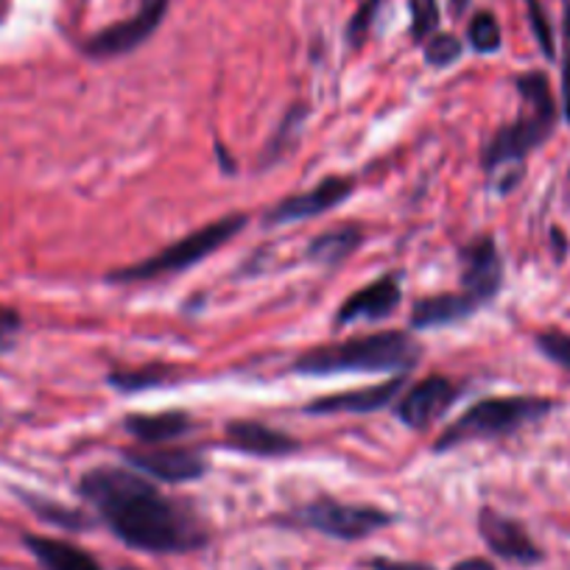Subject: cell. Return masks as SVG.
Returning <instances> with one entry per match:
<instances>
[{"label":"cell","mask_w":570,"mask_h":570,"mask_svg":"<svg viewBox=\"0 0 570 570\" xmlns=\"http://www.w3.org/2000/svg\"><path fill=\"white\" fill-rule=\"evenodd\" d=\"M383 0H364L358 7V12L350 18L347 23V42L353 48H361L366 42V37H370V29L372 23H375L377 12H381Z\"/></svg>","instance_id":"25"},{"label":"cell","mask_w":570,"mask_h":570,"mask_svg":"<svg viewBox=\"0 0 570 570\" xmlns=\"http://www.w3.org/2000/svg\"><path fill=\"white\" fill-rule=\"evenodd\" d=\"M26 503H29V507L35 509V514H40L42 520H48V523L53 525H62V529L79 531L90 525V520H87L81 512H76V509L59 507V503L42 501V498H35V495H26Z\"/></svg>","instance_id":"23"},{"label":"cell","mask_w":570,"mask_h":570,"mask_svg":"<svg viewBox=\"0 0 570 570\" xmlns=\"http://www.w3.org/2000/svg\"><path fill=\"white\" fill-rule=\"evenodd\" d=\"M411 37L414 42H428L440 29V0H409Z\"/></svg>","instance_id":"22"},{"label":"cell","mask_w":570,"mask_h":570,"mask_svg":"<svg viewBox=\"0 0 570 570\" xmlns=\"http://www.w3.org/2000/svg\"><path fill=\"white\" fill-rule=\"evenodd\" d=\"M224 445L257 459L292 456V453H297L303 448L292 434H285V431H277V428L263 425V422L255 420L229 422L227 431H224Z\"/></svg>","instance_id":"15"},{"label":"cell","mask_w":570,"mask_h":570,"mask_svg":"<svg viewBox=\"0 0 570 570\" xmlns=\"http://www.w3.org/2000/svg\"><path fill=\"white\" fill-rule=\"evenodd\" d=\"M479 305L464 292H445L425 297L411 311V331H431V327H448L456 322L470 320Z\"/></svg>","instance_id":"16"},{"label":"cell","mask_w":570,"mask_h":570,"mask_svg":"<svg viewBox=\"0 0 570 570\" xmlns=\"http://www.w3.org/2000/svg\"><path fill=\"white\" fill-rule=\"evenodd\" d=\"M171 381V370L168 366H142V370H129V372H112L109 375V386H115L118 392H142V389H155L163 383Z\"/></svg>","instance_id":"20"},{"label":"cell","mask_w":570,"mask_h":570,"mask_svg":"<svg viewBox=\"0 0 570 570\" xmlns=\"http://www.w3.org/2000/svg\"><path fill=\"white\" fill-rule=\"evenodd\" d=\"M79 495L98 512L120 542L149 553H185L207 542L199 514L163 495L149 479L126 468L101 464L81 475Z\"/></svg>","instance_id":"1"},{"label":"cell","mask_w":570,"mask_h":570,"mask_svg":"<svg viewBox=\"0 0 570 570\" xmlns=\"http://www.w3.org/2000/svg\"><path fill=\"white\" fill-rule=\"evenodd\" d=\"M464 46L453 35H434L425 42V62L434 68H448L462 57Z\"/></svg>","instance_id":"24"},{"label":"cell","mask_w":570,"mask_h":570,"mask_svg":"<svg viewBox=\"0 0 570 570\" xmlns=\"http://www.w3.org/2000/svg\"><path fill=\"white\" fill-rule=\"evenodd\" d=\"M355 183L350 177H327L322 179L316 188L305 190V194L288 196L279 205H274L266 213L268 227H277V224H294L305 222V218H316L322 213H331L336 207H342L344 202L353 196Z\"/></svg>","instance_id":"11"},{"label":"cell","mask_w":570,"mask_h":570,"mask_svg":"<svg viewBox=\"0 0 570 570\" xmlns=\"http://www.w3.org/2000/svg\"><path fill=\"white\" fill-rule=\"evenodd\" d=\"M459 397H462V386L456 381L445 375H431L411 386L405 394H400L394 411H397L403 425L425 431L434 422H440L456 405Z\"/></svg>","instance_id":"9"},{"label":"cell","mask_w":570,"mask_h":570,"mask_svg":"<svg viewBox=\"0 0 570 570\" xmlns=\"http://www.w3.org/2000/svg\"><path fill=\"white\" fill-rule=\"evenodd\" d=\"M244 227H246L244 213L224 216L218 218V222L205 224V227H199L196 233L185 235V238L174 240V244H168L166 249L146 257V261L135 263V266L115 268V272L107 274V279L109 283L129 285V283H146V279L168 277V274L188 272V268L199 266L205 257H210L213 252L222 249L224 244H229V240H233Z\"/></svg>","instance_id":"5"},{"label":"cell","mask_w":570,"mask_h":570,"mask_svg":"<svg viewBox=\"0 0 570 570\" xmlns=\"http://www.w3.org/2000/svg\"><path fill=\"white\" fill-rule=\"evenodd\" d=\"M479 531L481 537H484L487 546H490V551L498 553L501 559H509V562L518 564H537L542 559V551L529 537L525 525L518 523L514 518H509V514H501L498 509H481Z\"/></svg>","instance_id":"12"},{"label":"cell","mask_w":570,"mask_h":570,"mask_svg":"<svg viewBox=\"0 0 570 570\" xmlns=\"http://www.w3.org/2000/svg\"><path fill=\"white\" fill-rule=\"evenodd\" d=\"M26 546L48 570H104L92 553H87L79 546H70V542L29 534Z\"/></svg>","instance_id":"18"},{"label":"cell","mask_w":570,"mask_h":570,"mask_svg":"<svg viewBox=\"0 0 570 570\" xmlns=\"http://www.w3.org/2000/svg\"><path fill=\"white\" fill-rule=\"evenodd\" d=\"M451 3H453V12H456V14H462L464 9H468V3H470V0H451Z\"/></svg>","instance_id":"33"},{"label":"cell","mask_w":570,"mask_h":570,"mask_svg":"<svg viewBox=\"0 0 570 570\" xmlns=\"http://www.w3.org/2000/svg\"><path fill=\"white\" fill-rule=\"evenodd\" d=\"M562 112H564V120L570 124V48H564V62H562Z\"/></svg>","instance_id":"31"},{"label":"cell","mask_w":570,"mask_h":570,"mask_svg":"<svg viewBox=\"0 0 570 570\" xmlns=\"http://www.w3.org/2000/svg\"><path fill=\"white\" fill-rule=\"evenodd\" d=\"M168 3L171 0H140V9H137L135 18L120 20V23H112L98 31V35H92L85 42V53L92 59H115L131 53L155 37L163 18H166Z\"/></svg>","instance_id":"7"},{"label":"cell","mask_w":570,"mask_h":570,"mask_svg":"<svg viewBox=\"0 0 570 570\" xmlns=\"http://www.w3.org/2000/svg\"><path fill=\"white\" fill-rule=\"evenodd\" d=\"M518 96L523 101L518 118L509 126L498 129L484 146V157L481 166L490 177H495L501 168H514L523 171V160L534 149H540L542 142L553 135L557 129V101H553L551 81L542 70H529L514 79Z\"/></svg>","instance_id":"2"},{"label":"cell","mask_w":570,"mask_h":570,"mask_svg":"<svg viewBox=\"0 0 570 570\" xmlns=\"http://www.w3.org/2000/svg\"><path fill=\"white\" fill-rule=\"evenodd\" d=\"M20 325H23V320H20L18 311L0 305V344H7L9 338L18 336Z\"/></svg>","instance_id":"29"},{"label":"cell","mask_w":570,"mask_h":570,"mask_svg":"<svg viewBox=\"0 0 570 570\" xmlns=\"http://www.w3.org/2000/svg\"><path fill=\"white\" fill-rule=\"evenodd\" d=\"M553 400L537 394H512V397H487L470 405L459 420H453L436 440L434 451L445 453L459 445L479 440L509 436L525 425H534L553 411Z\"/></svg>","instance_id":"4"},{"label":"cell","mask_w":570,"mask_h":570,"mask_svg":"<svg viewBox=\"0 0 570 570\" xmlns=\"http://www.w3.org/2000/svg\"><path fill=\"white\" fill-rule=\"evenodd\" d=\"M405 389V372L389 377V381L375 383V386L353 389V392H338L316 397L314 403L305 405V414H375V411L389 409L397 403Z\"/></svg>","instance_id":"13"},{"label":"cell","mask_w":570,"mask_h":570,"mask_svg":"<svg viewBox=\"0 0 570 570\" xmlns=\"http://www.w3.org/2000/svg\"><path fill=\"white\" fill-rule=\"evenodd\" d=\"M459 261H462V292L479 308H484L503 288V257L498 252L495 238L481 235V238L470 240L459 252Z\"/></svg>","instance_id":"10"},{"label":"cell","mask_w":570,"mask_h":570,"mask_svg":"<svg viewBox=\"0 0 570 570\" xmlns=\"http://www.w3.org/2000/svg\"><path fill=\"white\" fill-rule=\"evenodd\" d=\"M468 42L473 51L479 53H495L501 48V26H498L495 14L479 12L468 26Z\"/></svg>","instance_id":"21"},{"label":"cell","mask_w":570,"mask_h":570,"mask_svg":"<svg viewBox=\"0 0 570 570\" xmlns=\"http://www.w3.org/2000/svg\"><path fill=\"white\" fill-rule=\"evenodd\" d=\"M537 347L546 355L548 361H553L557 366H562L570 375V333L564 331H542L537 336Z\"/></svg>","instance_id":"26"},{"label":"cell","mask_w":570,"mask_h":570,"mask_svg":"<svg viewBox=\"0 0 570 570\" xmlns=\"http://www.w3.org/2000/svg\"><path fill=\"white\" fill-rule=\"evenodd\" d=\"M422 358V347L411 333L389 331L372 336L316 347L292 364L297 375H338V372H409Z\"/></svg>","instance_id":"3"},{"label":"cell","mask_w":570,"mask_h":570,"mask_svg":"<svg viewBox=\"0 0 570 570\" xmlns=\"http://www.w3.org/2000/svg\"><path fill=\"white\" fill-rule=\"evenodd\" d=\"M400 299H403V288H400V277L386 274V277L372 279L361 292L347 297L338 308L336 325H355V322H381L397 311Z\"/></svg>","instance_id":"14"},{"label":"cell","mask_w":570,"mask_h":570,"mask_svg":"<svg viewBox=\"0 0 570 570\" xmlns=\"http://www.w3.org/2000/svg\"><path fill=\"white\" fill-rule=\"evenodd\" d=\"M285 523L314 529L320 534L336 537V540H364V537H372L386 529V525H392L394 514H389L386 509L364 507V503H342L333 501V498H320V501L294 509L285 518Z\"/></svg>","instance_id":"6"},{"label":"cell","mask_w":570,"mask_h":570,"mask_svg":"<svg viewBox=\"0 0 570 570\" xmlns=\"http://www.w3.org/2000/svg\"><path fill=\"white\" fill-rule=\"evenodd\" d=\"M372 570H434L431 564H422V562H397V559H372L370 562Z\"/></svg>","instance_id":"30"},{"label":"cell","mask_w":570,"mask_h":570,"mask_svg":"<svg viewBox=\"0 0 570 570\" xmlns=\"http://www.w3.org/2000/svg\"><path fill=\"white\" fill-rule=\"evenodd\" d=\"M126 434L142 445H166L194 431V420L185 411H157V414H129L124 420Z\"/></svg>","instance_id":"17"},{"label":"cell","mask_w":570,"mask_h":570,"mask_svg":"<svg viewBox=\"0 0 570 570\" xmlns=\"http://www.w3.org/2000/svg\"><path fill=\"white\" fill-rule=\"evenodd\" d=\"M525 9H529V20H531V29H534L537 42H540L542 53L548 59H553L557 48H553V29L546 18V9L540 7V0H525Z\"/></svg>","instance_id":"28"},{"label":"cell","mask_w":570,"mask_h":570,"mask_svg":"<svg viewBox=\"0 0 570 570\" xmlns=\"http://www.w3.org/2000/svg\"><path fill=\"white\" fill-rule=\"evenodd\" d=\"M303 118H305V109L303 107H294L292 112L285 115L283 124L277 126V131H274V137H272V140H268V146H266V163L277 160V157L283 155L285 146H288V140H292V137L297 135L299 120H303Z\"/></svg>","instance_id":"27"},{"label":"cell","mask_w":570,"mask_h":570,"mask_svg":"<svg viewBox=\"0 0 570 570\" xmlns=\"http://www.w3.org/2000/svg\"><path fill=\"white\" fill-rule=\"evenodd\" d=\"M124 462L131 470L151 475L163 484H188V481L202 479L207 473V462L199 451L183 445H146L124 451Z\"/></svg>","instance_id":"8"},{"label":"cell","mask_w":570,"mask_h":570,"mask_svg":"<svg viewBox=\"0 0 570 570\" xmlns=\"http://www.w3.org/2000/svg\"><path fill=\"white\" fill-rule=\"evenodd\" d=\"M453 570H495L487 559H464V562L453 564Z\"/></svg>","instance_id":"32"},{"label":"cell","mask_w":570,"mask_h":570,"mask_svg":"<svg viewBox=\"0 0 570 570\" xmlns=\"http://www.w3.org/2000/svg\"><path fill=\"white\" fill-rule=\"evenodd\" d=\"M364 240V229L361 227H336L327 233L316 235L314 244L308 246V257L322 266H336L344 257L353 255Z\"/></svg>","instance_id":"19"}]
</instances>
